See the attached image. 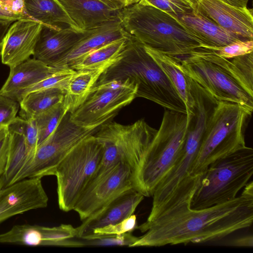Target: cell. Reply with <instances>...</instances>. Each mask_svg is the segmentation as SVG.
I'll list each match as a JSON object with an SVG mask.
<instances>
[{
	"instance_id": "obj_1",
	"label": "cell",
	"mask_w": 253,
	"mask_h": 253,
	"mask_svg": "<svg viewBox=\"0 0 253 253\" xmlns=\"http://www.w3.org/2000/svg\"><path fill=\"white\" fill-rule=\"evenodd\" d=\"M196 188L179 192L154 218L137 226L136 229L145 233L131 247L214 241L252 225L253 181L248 182L241 194L235 199L202 209L190 207Z\"/></svg>"
},
{
	"instance_id": "obj_2",
	"label": "cell",
	"mask_w": 253,
	"mask_h": 253,
	"mask_svg": "<svg viewBox=\"0 0 253 253\" xmlns=\"http://www.w3.org/2000/svg\"><path fill=\"white\" fill-rule=\"evenodd\" d=\"M126 79L137 84L136 98H144L165 109L187 114L183 101L166 74L144 44L131 37L119 57L103 72L95 84Z\"/></svg>"
},
{
	"instance_id": "obj_3",
	"label": "cell",
	"mask_w": 253,
	"mask_h": 253,
	"mask_svg": "<svg viewBox=\"0 0 253 253\" xmlns=\"http://www.w3.org/2000/svg\"><path fill=\"white\" fill-rule=\"evenodd\" d=\"M118 17L131 37L169 56L182 57L202 47L177 19L156 7L138 2L122 9Z\"/></svg>"
},
{
	"instance_id": "obj_4",
	"label": "cell",
	"mask_w": 253,
	"mask_h": 253,
	"mask_svg": "<svg viewBox=\"0 0 253 253\" xmlns=\"http://www.w3.org/2000/svg\"><path fill=\"white\" fill-rule=\"evenodd\" d=\"M189 116L165 109L158 130L132 173L134 189L152 196L158 185L172 168L184 146Z\"/></svg>"
},
{
	"instance_id": "obj_5",
	"label": "cell",
	"mask_w": 253,
	"mask_h": 253,
	"mask_svg": "<svg viewBox=\"0 0 253 253\" xmlns=\"http://www.w3.org/2000/svg\"><path fill=\"white\" fill-rule=\"evenodd\" d=\"M253 110L230 102H218L209 120L190 174L202 173L214 161L246 146L245 133Z\"/></svg>"
},
{
	"instance_id": "obj_6",
	"label": "cell",
	"mask_w": 253,
	"mask_h": 253,
	"mask_svg": "<svg viewBox=\"0 0 253 253\" xmlns=\"http://www.w3.org/2000/svg\"><path fill=\"white\" fill-rule=\"evenodd\" d=\"M253 174V149L245 146L211 164L201 174L190 207L202 209L235 199Z\"/></svg>"
},
{
	"instance_id": "obj_7",
	"label": "cell",
	"mask_w": 253,
	"mask_h": 253,
	"mask_svg": "<svg viewBox=\"0 0 253 253\" xmlns=\"http://www.w3.org/2000/svg\"><path fill=\"white\" fill-rule=\"evenodd\" d=\"M103 146L94 135L75 146L57 166L58 203L60 209L73 210L80 196L94 177L101 162Z\"/></svg>"
},
{
	"instance_id": "obj_8",
	"label": "cell",
	"mask_w": 253,
	"mask_h": 253,
	"mask_svg": "<svg viewBox=\"0 0 253 253\" xmlns=\"http://www.w3.org/2000/svg\"><path fill=\"white\" fill-rule=\"evenodd\" d=\"M67 112L54 131L38 145L16 176L13 183L27 178L54 175L64 157L78 144L94 135L100 126H83L72 122Z\"/></svg>"
},
{
	"instance_id": "obj_9",
	"label": "cell",
	"mask_w": 253,
	"mask_h": 253,
	"mask_svg": "<svg viewBox=\"0 0 253 253\" xmlns=\"http://www.w3.org/2000/svg\"><path fill=\"white\" fill-rule=\"evenodd\" d=\"M137 85L129 79L95 84L84 103L70 118L83 126L102 125L136 98Z\"/></svg>"
},
{
	"instance_id": "obj_10",
	"label": "cell",
	"mask_w": 253,
	"mask_h": 253,
	"mask_svg": "<svg viewBox=\"0 0 253 253\" xmlns=\"http://www.w3.org/2000/svg\"><path fill=\"white\" fill-rule=\"evenodd\" d=\"M173 58L182 71L217 102H233L253 110V97L218 66L192 54Z\"/></svg>"
},
{
	"instance_id": "obj_11",
	"label": "cell",
	"mask_w": 253,
	"mask_h": 253,
	"mask_svg": "<svg viewBox=\"0 0 253 253\" xmlns=\"http://www.w3.org/2000/svg\"><path fill=\"white\" fill-rule=\"evenodd\" d=\"M157 131L143 119L128 125L108 121L94 135L102 144L113 148L133 173Z\"/></svg>"
},
{
	"instance_id": "obj_12",
	"label": "cell",
	"mask_w": 253,
	"mask_h": 253,
	"mask_svg": "<svg viewBox=\"0 0 253 253\" xmlns=\"http://www.w3.org/2000/svg\"><path fill=\"white\" fill-rule=\"evenodd\" d=\"M132 171L121 161L104 174L92 180L73 209L82 220L94 214L117 196L133 187Z\"/></svg>"
},
{
	"instance_id": "obj_13",
	"label": "cell",
	"mask_w": 253,
	"mask_h": 253,
	"mask_svg": "<svg viewBox=\"0 0 253 253\" xmlns=\"http://www.w3.org/2000/svg\"><path fill=\"white\" fill-rule=\"evenodd\" d=\"M48 197L41 178H27L0 189V222L27 211L45 208Z\"/></svg>"
},
{
	"instance_id": "obj_14",
	"label": "cell",
	"mask_w": 253,
	"mask_h": 253,
	"mask_svg": "<svg viewBox=\"0 0 253 253\" xmlns=\"http://www.w3.org/2000/svg\"><path fill=\"white\" fill-rule=\"evenodd\" d=\"M193 10L245 40H253L252 9L238 8L220 0H189Z\"/></svg>"
},
{
	"instance_id": "obj_15",
	"label": "cell",
	"mask_w": 253,
	"mask_h": 253,
	"mask_svg": "<svg viewBox=\"0 0 253 253\" xmlns=\"http://www.w3.org/2000/svg\"><path fill=\"white\" fill-rule=\"evenodd\" d=\"M42 26L30 17L13 22L2 41V63L11 68L29 59L34 54Z\"/></svg>"
},
{
	"instance_id": "obj_16",
	"label": "cell",
	"mask_w": 253,
	"mask_h": 253,
	"mask_svg": "<svg viewBox=\"0 0 253 253\" xmlns=\"http://www.w3.org/2000/svg\"><path fill=\"white\" fill-rule=\"evenodd\" d=\"M129 37L117 17L95 28L84 31L82 38L53 67L70 68L92 51L111 42Z\"/></svg>"
},
{
	"instance_id": "obj_17",
	"label": "cell",
	"mask_w": 253,
	"mask_h": 253,
	"mask_svg": "<svg viewBox=\"0 0 253 253\" xmlns=\"http://www.w3.org/2000/svg\"><path fill=\"white\" fill-rule=\"evenodd\" d=\"M144 196L133 188L112 200L94 214L83 220L76 228L77 237L82 239L92 234L94 229L118 223L133 214Z\"/></svg>"
},
{
	"instance_id": "obj_18",
	"label": "cell",
	"mask_w": 253,
	"mask_h": 253,
	"mask_svg": "<svg viewBox=\"0 0 253 253\" xmlns=\"http://www.w3.org/2000/svg\"><path fill=\"white\" fill-rule=\"evenodd\" d=\"M84 31L71 27H52L42 25L33 58L53 67L82 38Z\"/></svg>"
},
{
	"instance_id": "obj_19",
	"label": "cell",
	"mask_w": 253,
	"mask_h": 253,
	"mask_svg": "<svg viewBox=\"0 0 253 253\" xmlns=\"http://www.w3.org/2000/svg\"><path fill=\"white\" fill-rule=\"evenodd\" d=\"M80 31L93 29L117 18L120 11L101 0H56Z\"/></svg>"
},
{
	"instance_id": "obj_20",
	"label": "cell",
	"mask_w": 253,
	"mask_h": 253,
	"mask_svg": "<svg viewBox=\"0 0 253 253\" xmlns=\"http://www.w3.org/2000/svg\"><path fill=\"white\" fill-rule=\"evenodd\" d=\"M177 19L203 48L220 47L237 41H246L227 31L193 10L181 15Z\"/></svg>"
},
{
	"instance_id": "obj_21",
	"label": "cell",
	"mask_w": 253,
	"mask_h": 253,
	"mask_svg": "<svg viewBox=\"0 0 253 253\" xmlns=\"http://www.w3.org/2000/svg\"><path fill=\"white\" fill-rule=\"evenodd\" d=\"M65 68L47 65L34 58L10 68L9 75L0 93L15 99L25 88L60 71Z\"/></svg>"
},
{
	"instance_id": "obj_22",
	"label": "cell",
	"mask_w": 253,
	"mask_h": 253,
	"mask_svg": "<svg viewBox=\"0 0 253 253\" xmlns=\"http://www.w3.org/2000/svg\"><path fill=\"white\" fill-rule=\"evenodd\" d=\"M192 54L220 67L232 77L253 97V52L226 59L216 54L212 50L201 47Z\"/></svg>"
},
{
	"instance_id": "obj_23",
	"label": "cell",
	"mask_w": 253,
	"mask_h": 253,
	"mask_svg": "<svg viewBox=\"0 0 253 253\" xmlns=\"http://www.w3.org/2000/svg\"><path fill=\"white\" fill-rule=\"evenodd\" d=\"M144 46L147 52L166 74L183 101L187 114H192L194 99L191 92L189 77L182 71L178 61L174 58L144 44Z\"/></svg>"
},
{
	"instance_id": "obj_24",
	"label": "cell",
	"mask_w": 253,
	"mask_h": 253,
	"mask_svg": "<svg viewBox=\"0 0 253 253\" xmlns=\"http://www.w3.org/2000/svg\"><path fill=\"white\" fill-rule=\"evenodd\" d=\"M109 66L76 71L67 85L63 101L68 112L72 114L84 103L101 74Z\"/></svg>"
},
{
	"instance_id": "obj_25",
	"label": "cell",
	"mask_w": 253,
	"mask_h": 253,
	"mask_svg": "<svg viewBox=\"0 0 253 253\" xmlns=\"http://www.w3.org/2000/svg\"><path fill=\"white\" fill-rule=\"evenodd\" d=\"M24 3L26 15L43 25L80 31L56 0H24Z\"/></svg>"
},
{
	"instance_id": "obj_26",
	"label": "cell",
	"mask_w": 253,
	"mask_h": 253,
	"mask_svg": "<svg viewBox=\"0 0 253 253\" xmlns=\"http://www.w3.org/2000/svg\"><path fill=\"white\" fill-rule=\"evenodd\" d=\"M8 130L10 133L8 156L4 172L0 180V188L13 183L16 176L32 155L24 136L20 132Z\"/></svg>"
},
{
	"instance_id": "obj_27",
	"label": "cell",
	"mask_w": 253,
	"mask_h": 253,
	"mask_svg": "<svg viewBox=\"0 0 253 253\" xmlns=\"http://www.w3.org/2000/svg\"><path fill=\"white\" fill-rule=\"evenodd\" d=\"M65 92L63 88L53 87L27 94L19 102L21 117L31 120L53 105L63 102Z\"/></svg>"
},
{
	"instance_id": "obj_28",
	"label": "cell",
	"mask_w": 253,
	"mask_h": 253,
	"mask_svg": "<svg viewBox=\"0 0 253 253\" xmlns=\"http://www.w3.org/2000/svg\"><path fill=\"white\" fill-rule=\"evenodd\" d=\"M130 38L120 39L106 44L90 52L70 68L77 71L110 66L119 57Z\"/></svg>"
},
{
	"instance_id": "obj_29",
	"label": "cell",
	"mask_w": 253,
	"mask_h": 253,
	"mask_svg": "<svg viewBox=\"0 0 253 253\" xmlns=\"http://www.w3.org/2000/svg\"><path fill=\"white\" fill-rule=\"evenodd\" d=\"M67 112L63 102H61L38 114L32 119L34 121L38 129V146L43 142L54 131Z\"/></svg>"
},
{
	"instance_id": "obj_30",
	"label": "cell",
	"mask_w": 253,
	"mask_h": 253,
	"mask_svg": "<svg viewBox=\"0 0 253 253\" xmlns=\"http://www.w3.org/2000/svg\"><path fill=\"white\" fill-rule=\"evenodd\" d=\"M76 72V71L70 68H65L56 74L25 88L16 96L14 100L19 103L25 96L30 92L50 88L59 87L65 90L69 80Z\"/></svg>"
},
{
	"instance_id": "obj_31",
	"label": "cell",
	"mask_w": 253,
	"mask_h": 253,
	"mask_svg": "<svg viewBox=\"0 0 253 253\" xmlns=\"http://www.w3.org/2000/svg\"><path fill=\"white\" fill-rule=\"evenodd\" d=\"M132 232L121 234L90 235L82 239L84 246H128L131 247L139 237L132 235Z\"/></svg>"
},
{
	"instance_id": "obj_32",
	"label": "cell",
	"mask_w": 253,
	"mask_h": 253,
	"mask_svg": "<svg viewBox=\"0 0 253 253\" xmlns=\"http://www.w3.org/2000/svg\"><path fill=\"white\" fill-rule=\"evenodd\" d=\"M139 3L156 7L176 19L193 11L189 0H140Z\"/></svg>"
},
{
	"instance_id": "obj_33",
	"label": "cell",
	"mask_w": 253,
	"mask_h": 253,
	"mask_svg": "<svg viewBox=\"0 0 253 253\" xmlns=\"http://www.w3.org/2000/svg\"><path fill=\"white\" fill-rule=\"evenodd\" d=\"M8 129L22 133L25 137L32 155L38 146V129L34 121L16 117L8 126Z\"/></svg>"
},
{
	"instance_id": "obj_34",
	"label": "cell",
	"mask_w": 253,
	"mask_h": 253,
	"mask_svg": "<svg viewBox=\"0 0 253 253\" xmlns=\"http://www.w3.org/2000/svg\"><path fill=\"white\" fill-rule=\"evenodd\" d=\"M217 55L230 59L253 51V40L237 41L227 45L210 49Z\"/></svg>"
},
{
	"instance_id": "obj_35",
	"label": "cell",
	"mask_w": 253,
	"mask_h": 253,
	"mask_svg": "<svg viewBox=\"0 0 253 253\" xmlns=\"http://www.w3.org/2000/svg\"><path fill=\"white\" fill-rule=\"evenodd\" d=\"M137 226L136 216L133 214L116 224L94 229L91 235L121 234L127 232H132L133 230L136 229Z\"/></svg>"
},
{
	"instance_id": "obj_36",
	"label": "cell",
	"mask_w": 253,
	"mask_h": 253,
	"mask_svg": "<svg viewBox=\"0 0 253 253\" xmlns=\"http://www.w3.org/2000/svg\"><path fill=\"white\" fill-rule=\"evenodd\" d=\"M19 103L0 93V126H7L16 117Z\"/></svg>"
},
{
	"instance_id": "obj_37",
	"label": "cell",
	"mask_w": 253,
	"mask_h": 253,
	"mask_svg": "<svg viewBox=\"0 0 253 253\" xmlns=\"http://www.w3.org/2000/svg\"><path fill=\"white\" fill-rule=\"evenodd\" d=\"M10 133L7 126H0V177L4 172L8 160Z\"/></svg>"
},
{
	"instance_id": "obj_38",
	"label": "cell",
	"mask_w": 253,
	"mask_h": 253,
	"mask_svg": "<svg viewBox=\"0 0 253 253\" xmlns=\"http://www.w3.org/2000/svg\"><path fill=\"white\" fill-rule=\"evenodd\" d=\"M27 17H29L26 15L16 14L11 11L4 4L2 0H0V20L14 22Z\"/></svg>"
},
{
	"instance_id": "obj_39",
	"label": "cell",
	"mask_w": 253,
	"mask_h": 253,
	"mask_svg": "<svg viewBox=\"0 0 253 253\" xmlns=\"http://www.w3.org/2000/svg\"><path fill=\"white\" fill-rule=\"evenodd\" d=\"M231 245L235 246L252 247L253 245V235H247L236 239L231 242Z\"/></svg>"
},
{
	"instance_id": "obj_40",
	"label": "cell",
	"mask_w": 253,
	"mask_h": 253,
	"mask_svg": "<svg viewBox=\"0 0 253 253\" xmlns=\"http://www.w3.org/2000/svg\"><path fill=\"white\" fill-rule=\"evenodd\" d=\"M113 8L121 10L129 6L128 0H101Z\"/></svg>"
},
{
	"instance_id": "obj_41",
	"label": "cell",
	"mask_w": 253,
	"mask_h": 253,
	"mask_svg": "<svg viewBox=\"0 0 253 253\" xmlns=\"http://www.w3.org/2000/svg\"><path fill=\"white\" fill-rule=\"evenodd\" d=\"M14 22L11 21L0 20V52L2 39L10 25Z\"/></svg>"
},
{
	"instance_id": "obj_42",
	"label": "cell",
	"mask_w": 253,
	"mask_h": 253,
	"mask_svg": "<svg viewBox=\"0 0 253 253\" xmlns=\"http://www.w3.org/2000/svg\"><path fill=\"white\" fill-rule=\"evenodd\" d=\"M231 6L238 8H246L249 0H220Z\"/></svg>"
},
{
	"instance_id": "obj_43",
	"label": "cell",
	"mask_w": 253,
	"mask_h": 253,
	"mask_svg": "<svg viewBox=\"0 0 253 253\" xmlns=\"http://www.w3.org/2000/svg\"><path fill=\"white\" fill-rule=\"evenodd\" d=\"M140 0H128L129 5L133 4L136 3H138Z\"/></svg>"
},
{
	"instance_id": "obj_44",
	"label": "cell",
	"mask_w": 253,
	"mask_h": 253,
	"mask_svg": "<svg viewBox=\"0 0 253 253\" xmlns=\"http://www.w3.org/2000/svg\"><path fill=\"white\" fill-rule=\"evenodd\" d=\"M0 189H1V188H0Z\"/></svg>"
}]
</instances>
